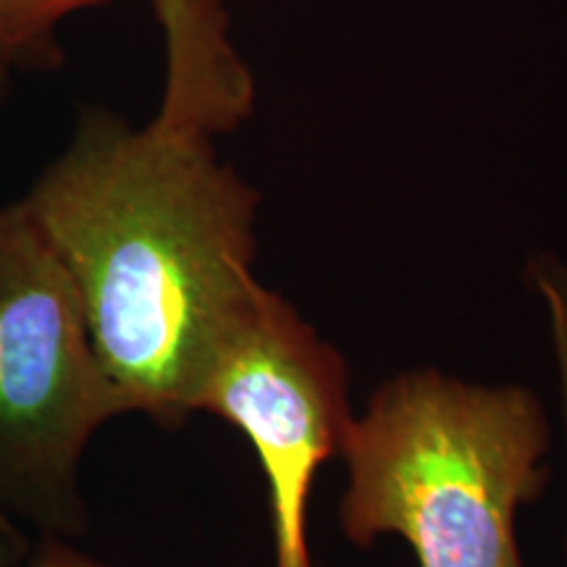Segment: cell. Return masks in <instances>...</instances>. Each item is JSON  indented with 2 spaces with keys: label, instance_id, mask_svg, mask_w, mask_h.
<instances>
[{
  "label": "cell",
  "instance_id": "obj_6",
  "mask_svg": "<svg viewBox=\"0 0 567 567\" xmlns=\"http://www.w3.org/2000/svg\"><path fill=\"white\" fill-rule=\"evenodd\" d=\"M111 0H0V69L51 71L63 53L55 30L74 13Z\"/></svg>",
  "mask_w": 567,
  "mask_h": 567
},
{
  "label": "cell",
  "instance_id": "obj_5",
  "mask_svg": "<svg viewBox=\"0 0 567 567\" xmlns=\"http://www.w3.org/2000/svg\"><path fill=\"white\" fill-rule=\"evenodd\" d=\"M166 42V82L155 122L216 137L250 116L255 87L234 51L218 0H155Z\"/></svg>",
  "mask_w": 567,
  "mask_h": 567
},
{
  "label": "cell",
  "instance_id": "obj_10",
  "mask_svg": "<svg viewBox=\"0 0 567 567\" xmlns=\"http://www.w3.org/2000/svg\"><path fill=\"white\" fill-rule=\"evenodd\" d=\"M13 528H19L17 523L9 520V517H3V515H0V534H3V530H13Z\"/></svg>",
  "mask_w": 567,
  "mask_h": 567
},
{
  "label": "cell",
  "instance_id": "obj_8",
  "mask_svg": "<svg viewBox=\"0 0 567 567\" xmlns=\"http://www.w3.org/2000/svg\"><path fill=\"white\" fill-rule=\"evenodd\" d=\"M27 551V538L17 530H6L0 534V567H13L19 563V557H24ZM32 567H111L97 563L74 547H69L66 538H42V547L38 557L32 559Z\"/></svg>",
  "mask_w": 567,
  "mask_h": 567
},
{
  "label": "cell",
  "instance_id": "obj_9",
  "mask_svg": "<svg viewBox=\"0 0 567 567\" xmlns=\"http://www.w3.org/2000/svg\"><path fill=\"white\" fill-rule=\"evenodd\" d=\"M9 84H11V74H9V71L0 69V103L6 101V92H9Z\"/></svg>",
  "mask_w": 567,
  "mask_h": 567
},
{
  "label": "cell",
  "instance_id": "obj_4",
  "mask_svg": "<svg viewBox=\"0 0 567 567\" xmlns=\"http://www.w3.org/2000/svg\"><path fill=\"white\" fill-rule=\"evenodd\" d=\"M347 363L271 289H260L205 373L197 413L224 417L264 465L276 567H313L308 499L352 423Z\"/></svg>",
  "mask_w": 567,
  "mask_h": 567
},
{
  "label": "cell",
  "instance_id": "obj_2",
  "mask_svg": "<svg viewBox=\"0 0 567 567\" xmlns=\"http://www.w3.org/2000/svg\"><path fill=\"white\" fill-rule=\"evenodd\" d=\"M547 452L549 423L530 389L402 373L347 431L339 526L358 547L405 538L417 567H526L515 517L544 492Z\"/></svg>",
  "mask_w": 567,
  "mask_h": 567
},
{
  "label": "cell",
  "instance_id": "obj_7",
  "mask_svg": "<svg viewBox=\"0 0 567 567\" xmlns=\"http://www.w3.org/2000/svg\"><path fill=\"white\" fill-rule=\"evenodd\" d=\"M528 279L534 284L536 295L542 297L549 318L551 350H555L559 392H563V413L567 429V266L563 260L542 255L528 266Z\"/></svg>",
  "mask_w": 567,
  "mask_h": 567
},
{
  "label": "cell",
  "instance_id": "obj_1",
  "mask_svg": "<svg viewBox=\"0 0 567 567\" xmlns=\"http://www.w3.org/2000/svg\"><path fill=\"white\" fill-rule=\"evenodd\" d=\"M21 205L74 284L126 413L182 425L264 289L252 274L258 193L205 134L92 109Z\"/></svg>",
  "mask_w": 567,
  "mask_h": 567
},
{
  "label": "cell",
  "instance_id": "obj_3",
  "mask_svg": "<svg viewBox=\"0 0 567 567\" xmlns=\"http://www.w3.org/2000/svg\"><path fill=\"white\" fill-rule=\"evenodd\" d=\"M126 413L80 297L24 205L0 208V515L42 538L82 534L80 465Z\"/></svg>",
  "mask_w": 567,
  "mask_h": 567
}]
</instances>
